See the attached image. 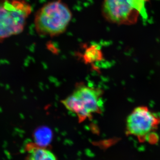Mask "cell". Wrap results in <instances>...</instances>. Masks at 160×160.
I'll use <instances>...</instances> for the list:
<instances>
[{
  "label": "cell",
  "mask_w": 160,
  "mask_h": 160,
  "mask_svg": "<svg viewBox=\"0 0 160 160\" xmlns=\"http://www.w3.org/2000/svg\"><path fill=\"white\" fill-rule=\"evenodd\" d=\"M72 18L69 7L60 0L46 3L37 12L35 26L39 34L54 37L67 29Z\"/></svg>",
  "instance_id": "1"
},
{
  "label": "cell",
  "mask_w": 160,
  "mask_h": 160,
  "mask_svg": "<svg viewBox=\"0 0 160 160\" xmlns=\"http://www.w3.org/2000/svg\"><path fill=\"white\" fill-rule=\"evenodd\" d=\"M102 91L99 88L80 83L70 95L62 101L68 110L73 112L80 122L90 119L92 114L102 110Z\"/></svg>",
  "instance_id": "2"
},
{
  "label": "cell",
  "mask_w": 160,
  "mask_h": 160,
  "mask_svg": "<svg viewBox=\"0 0 160 160\" xmlns=\"http://www.w3.org/2000/svg\"><path fill=\"white\" fill-rule=\"evenodd\" d=\"M31 11L26 0H0V42L23 31Z\"/></svg>",
  "instance_id": "3"
},
{
  "label": "cell",
  "mask_w": 160,
  "mask_h": 160,
  "mask_svg": "<svg viewBox=\"0 0 160 160\" xmlns=\"http://www.w3.org/2000/svg\"><path fill=\"white\" fill-rule=\"evenodd\" d=\"M147 0H104L102 12L110 22L118 25H131L137 22L145 12Z\"/></svg>",
  "instance_id": "4"
},
{
  "label": "cell",
  "mask_w": 160,
  "mask_h": 160,
  "mask_svg": "<svg viewBox=\"0 0 160 160\" xmlns=\"http://www.w3.org/2000/svg\"><path fill=\"white\" fill-rule=\"evenodd\" d=\"M160 124V116L146 106H139L135 108L127 118L126 132L128 135L134 136L143 141Z\"/></svg>",
  "instance_id": "5"
},
{
  "label": "cell",
  "mask_w": 160,
  "mask_h": 160,
  "mask_svg": "<svg viewBox=\"0 0 160 160\" xmlns=\"http://www.w3.org/2000/svg\"><path fill=\"white\" fill-rule=\"evenodd\" d=\"M26 160H57L51 151L39 146H29Z\"/></svg>",
  "instance_id": "6"
},
{
  "label": "cell",
  "mask_w": 160,
  "mask_h": 160,
  "mask_svg": "<svg viewBox=\"0 0 160 160\" xmlns=\"http://www.w3.org/2000/svg\"><path fill=\"white\" fill-rule=\"evenodd\" d=\"M102 54L99 49L93 47L87 49L84 56L85 61L89 63L101 61L102 59Z\"/></svg>",
  "instance_id": "7"
}]
</instances>
